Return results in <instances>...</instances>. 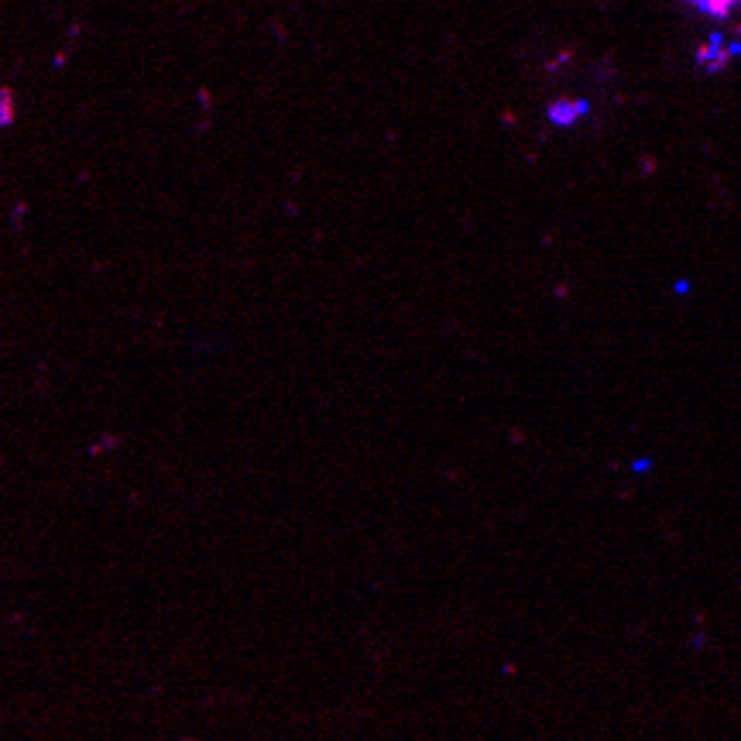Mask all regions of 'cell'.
<instances>
[{"label":"cell","mask_w":741,"mask_h":741,"mask_svg":"<svg viewBox=\"0 0 741 741\" xmlns=\"http://www.w3.org/2000/svg\"><path fill=\"white\" fill-rule=\"evenodd\" d=\"M182 741H192V738H182Z\"/></svg>","instance_id":"cell-3"},{"label":"cell","mask_w":741,"mask_h":741,"mask_svg":"<svg viewBox=\"0 0 741 741\" xmlns=\"http://www.w3.org/2000/svg\"><path fill=\"white\" fill-rule=\"evenodd\" d=\"M583 113H587V104H583V100H563V104L549 106V120H553V124H563V127L573 124V120L583 117Z\"/></svg>","instance_id":"cell-1"},{"label":"cell","mask_w":741,"mask_h":741,"mask_svg":"<svg viewBox=\"0 0 741 741\" xmlns=\"http://www.w3.org/2000/svg\"><path fill=\"white\" fill-rule=\"evenodd\" d=\"M690 4H697L700 11H707V14H728L735 4H741V0H690Z\"/></svg>","instance_id":"cell-2"}]
</instances>
